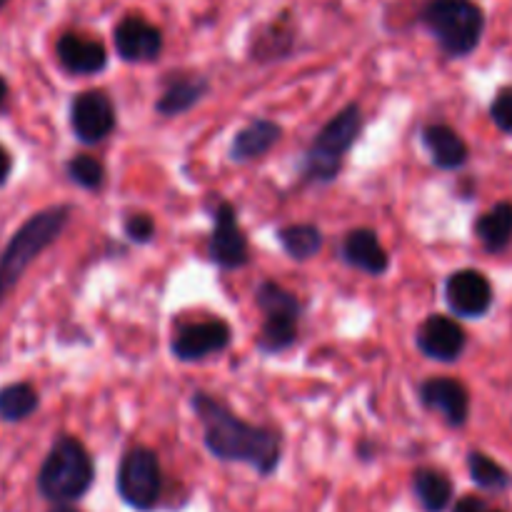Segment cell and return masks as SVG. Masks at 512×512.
Returning <instances> with one entry per match:
<instances>
[{
  "label": "cell",
  "instance_id": "603a6c76",
  "mask_svg": "<svg viewBox=\"0 0 512 512\" xmlns=\"http://www.w3.org/2000/svg\"><path fill=\"white\" fill-rule=\"evenodd\" d=\"M38 408V395L30 385L15 383L0 390V418L3 420H23Z\"/></svg>",
  "mask_w": 512,
  "mask_h": 512
},
{
  "label": "cell",
  "instance_id": "cb8c5ba5",
  "mask_svg": "<svg viewBox=\"0 0 512 512\" xmlns=\"http://www.w3.org/2000/svg\"><path fill=\"white\" fill-rule=\"evenodd\" d=\"M468 468L470 478H473L475 485L485 490H505L510 485V475L495 463L493 458L483 453H470L468 455Z\"/></svg>",
  "mask_w": 512,
  "mask_h": 512
},
{
  "label": "cell",
  "instance_id": "9c48e42d",
  "mask_svg": "<svg viewBox=\"0 0 512 512\" xmlns=\"http://www.w3.org/2000/svg\"><path fill=\"white\" fill-rule=\"evenodd\" d=\"M210 258L220 268H240L248 263V240L240 230L230 203H220L215 210V228L210 235Z\"/></svg>",
  "mask_w": 512,
  "mask_h": 512
},
{
  "label": "cell",
  "instance_id": "83f0119b",
  "mask_svg": "<svg viewBox=\"0 0 512 512\" xmlns=\"http://www.w3.org/2000/svg\"><path fill=\"white\" fill-rule=\"evenodd\" d=\"M125 233H128V238L135 240V243H148L155 233V223L145 213L130 215L128 223H125Z\"/></svg>",
  "mask_w": 512,
  "mask_h": 512
},
{
  "label": "cell",
  "instance_id": "2e32d148",
  "mask_svg": "<svg viewBox=\"0 0 512 512\" xmlns=\"http://www.w3.org/2000/svg\"><path fill=\"white\" fill-rule=\"evenodd\" d=\"M280 140V125L273 120H253L245 125L233 140V158L235 160H253L268 153Z\"/></svg>",
  "mask_w": 512,
  "mask_h": 512
},
{
  "label": "cell",
  "instance_id": "ac0fdd59",
  "mask_svg": "<svg viewBox=\"0 0 512 512\" xmlns=\"http://www.w3.org/2000/svg\"><path fill=\"white\" fill-rule=\"evenodd\" d=\"M475 233L493 253L503 250L512 240V203H498L475 225Z\"/></svg>",
  "mask_w": 512,
  "mask_h": 512
},
{
  "label": "cell",
  "instance_id": "4316f807",
  "mask_svg": "<svg viewBox=\"0 0 512 512\" xmlns=\"http://www.w3.org/2000/svg\"><path fill=\"white\" fill-rule=\"evenodd\" d=\"M495 125H498L503 133L512 135V88L500 90L498 98L493 100V108H490Z\"/></svg>",
  "mask_w": 512,
  "mask_h": 512
},
{
  "label": "cell",
  "instance_id": "5bb4252c",
  "mask_svg": "<svg viewBox=\"0 0 512 512\" xmlns=\"http://www.w3.org/2000/svg\"><path fill=\"white\" fill-rule=\"evenodd\" d=\"M58 58L70 73L90 75L98 73L108 63V53L100 40L83 38L78 33H68L58 40Z\"/></svg>",
  "mask_w": 512,
  "mask_h": 512
},
{
  "label": "cell",
  "instance_id": "9a60e30c",
  "mask_svg": "<svg viewBox=\"0 0 512 512\" xmlns=\"http://www.w3.org/2000/svg\"><path fill=\"white\" fill-rule=\"evenodd\" d=\"M343 255L350 265L370 275H383L388 270V253L373 230H353L345 238Z\"/></svg>",
  "mask_w": 512,
  "mask_h": 512
},
{
  "label": "cell",
  "instance_id": "6da1fadb",
  "mask_svg": "<svg viewBox=\"0 0 512 512\" xmlns=\"http://www.w3.org/2000/svg\"><path fill=\"white\" fill-rule=\"evenodd\" d=\"M193 408L205 428V445L215 458L248 463L263 475L278 468L280 450H283L278 433L245 423L205 393H195Z\"/></svg>",
  "mask_w": 512,
  "mask_h": 512
},
{
  "label": "cell",
  "instance_id": "484cf974",
  "mask_svg": "<svg viewBox=\"0 0 512 512\" xmlns=\"http://www.w3.org/2000/svg\"><path fill=\"white\" fill-rule=\"evenodd\" d=\"M68 173L70 178H73L78 185H83V188H98V185L103 183L105 170L100 160L90 158V155H78V158L70 160Z\"/></svg>",
  "mask_w": 512,
  "mask_h": 512
},
{
  "label": "cell",
  "instance_id": "8fae6325",
  "mask_svg": "<svg viewBox=\"0 0 512 512\" xmlns=\"http://www.w3.org/2000/svg\"><path fill=\"white\" fill-rule=\"evenodd\" d=\"M230 343V328L223 320L195 323L180 330L173 340V355L180 360H200Z\"/></svg>",
  "mask_w": 512,
  "mask_h": 512
},
{
  "label": "cell",
  "instance_id": "d6986e66",
  "mask_svg": "<svg viewBox=\"0 0 512 512\" xmlns=\"http://www.w3.org/2000/svg\"><path fill=\"white\" fill-rule=\"evenodd\" d=\"M415 495L425 512H443L453 500V483L438 470H418L415 473Z\"/></svg>",
  "mask_w": 512,
  "mask_h": 512
},
{
  "label": "cell",
  "instance_id": "44dd1931",
  "mask_svg": "<svg viewBox=\"0 0 512 512\" xmlns=\"http://www.w3.org/2000/svg\"><path fill=\"white\" fill-rule=\"evenodd\" d=\"M285 253L295 260H308L323 248V235L315 225H290L278 233Z\"/></svg>",
  "mask_w": 512,
  "mask_h": 512
},
{
  "label": "cell",
  "instance_id": "4dcf8cb0",
  "mask_svg": "<svg viewBox=\"0 0 512 512\" xmlns=\"http://www.w3.org/2000/svg\"><path fill=\"white\" fill-rule=\"evenodd\" d=\"M5 93H8V88H5V80L0 78V105H3V100H5Z\"/></svg>",
  "mask_w": 512,
  "mask_h": 512
},
{
  "label": "cell",
  "instance_id": "7402d4cb",
  "mask_svg": "<svg viewBox=\"0 0 512 512\" xmlns=\"http://www.w3.org/2000/svg\"><path fill=\"white\" fill-rule=\"evenodd\" d=\"M258 305L265 318H300V303L293 293L278 283H263L258 288Z\"/></svg>",
  "mask_w": 512,
  "mask_h": 512
},
{
  "label": "cell",
  "instance_id": "d4e9b609",
  "mask_svg": "<svg viewBox=\"0 0 512 512\" xmlns=\"http://www.w3.org/2000/svg\"><path fill=\"white\" fill-rule=\"evenodd\" d=\"M298 320L293 318H265L263 333H260L258 345L265 353H278V350L288 348L298 338V330H295Z\"/></svg>",
  "mask_w": 512,
  "mask_h": 512
},
{
  "label": "cell",
  "instance_id": "1f68e13d",
  "mask_svg": "<svg viewBox=\"0 0 512 512\" xmlns=\"http://www.w3.org/2000/svg\"><path fill=\"white\" fill-rule=\"evenodd\" d=\"M53 512H78V510H73V508H68V505H58V508H55Z\"/></svg>",
  "mask_w": 512,
  "mask_h": 512
},
{
  "label": "cell",
  "instance_id": "4fadbf2b",
  "mask_svg": "<svg viewBox=\"0 0 512 512\" xmlns=\"http://www.w3.org/2000/svg\"><path fill=\"white\" fill-rule=\"evenodd\" d=\"M420 398L428 408L438 410L445 415L450 425H463L468 420L470 410V398L468 390L463 383L450 378H433L423 385L420 390Z\"/></svg>",
  "mask_w": 512,
  "mask_h": 512
},
{
  "label": "cell",
  "instance_id": "e0dca14e",
  "mask_svg": "<svg viewBox=\"0 0 512 512\" xmlns=\"http://www.w3.org/2000/svg\"><path fill=\"white\" fill-rule=\"evenodd\" d=\"M423 140L433 155L435 165H440V168H460L468 160V145L448 125H430V128H425Z\"/></svg>",
  "mask_w": 512,
  "mask_h": 512
},
{
  "label": "cell",
  "instance_id": "3957f363",
  "mask_svg": "<svg viewBox=\"0 0 512 512\" xmlns=\"http://www.w3.org/2000/svg\"><path fill=\"white\" fill-rule=\"evenodd\" d=\"M93 475V460L83 443L75 438H60L40 468L38 488L53 503H70L88 493Z\"/></svg>",
  "mask_w": 512,
  "mask_h": 512
},
{
  "label": "cell",
  "instance_id": "7c38bea8",
  "mask_svg": "<svg viewBox=\"0 0 512 512\" xmlns=\"http://www.w3.org/2000/svg\"><path fill=\"white\" fill-rule=\"evenodd\" d=\"M418 345L428 358L455 360L465 348V330L445 315H433L418 330Z\"/></svg>",
  "mask_w": 512,
  "mask_h": 512
},
{
  "label": "cell",
  "instance_id": "f546056e",
  "mask_svg": "<svg viewBox=\"0 0 512 512\" xmlns=\"http://www.w3.org/2000/svg\"><path fill=\"white\" fill-rule=\"evenodd\" d=\"M8 173H10V158H8V153H5V150L0 148V185L5 183Z\"/></svg>",
  "mask_w": 512,
  "mask_h": 512
},
{
  "label": "cell",
  "instance_id": "277c9868",
  "mask_svg": "<svg viewBox=\"0 0 512 512\" xmlns=\"http://www.w3.org/2000/svg\"><path fill=\"white\" fill-rule=\"evenodd\" d=\"M423 20L440 40L445 53L455 58L478 48L485 25L483 10L470 0H433L425 8Z\"/></svg>",
  "mask_w": 512,
  "mask_h": 512
},
{
  "label": "cell",
  "instance_id": "ffe728a7",
  "mask_svg": "<svg viewBox=\"0 0 512 512\" xmlns=\"http://www.w3.org/2000/svg\"><path fill=\"white\" fill-rule=\"evenodd\" d=\"M208 90V83L203 78H175L173 83L165 88V93L160 95L158 100V110L163 115H178L183 110L193 108L203 93Z\"/></svg>",
  "mask_w": 512,
  "mask_h": 512
},
{
  "label": "cell",
  "instance_id": "f1b7e54d",
  "mask_svg": "<svg viewBox=\"0 0 512 512\" xmlns=\"http://www.w3.org/2000/svg\"><path fill=\"white\" fill-rule=\"evenodd\" d=\"M453 512H500V510L490 508V505L480 498H463L458 505H455Z\"/></svg>",
  "mask_w": 512,
  "mask_h": 512
},
{
  "label": "cell",
  "instance_id": "ba28073f",
  "mask_svg": "<svg viewBox=\"0 0 512 512\" xmlns=\"http://www.w3.org/2000/svg\"><path fill=\"white\" fill-rule=\"evenodd\" d=\"M445 298L453 313L463 318H480L493 305V288L480 270H458L448 278Z\"/></svg>",
  "mask_w": 512,
  "mask_h": 512
},
{
  "label": "cell",
  "instance_id": "52a82bcc",
  "mask_svg": "<svg viewBox=\"0 0 512 512\" xmlns=\"http://www.w3.org/2000/svg\"><path fill=\"white\" fill-rule=\"evenodd\" d=\"M70 123H73L75 135L83 143H100L115 128V110L113 103L100 90H88L78 95L70 108Z\"/></svg>",
  "mask_w": 512,
  "mask_h": 512
},
{
  "label": "cell",
  "instance_id": "8992f818",
  "mask_svg": "<svg viewBox=\"0 0 512 512\" xmlns=\"http://www.w3.org/2000/svg\"><path fill=\"white\" fill-rule=\"evenodd\" d=\"M160 463L148 448H133L125 453L118 470V493L130 508L150 510L160 498Z\"/></svg>",
  "mask_w": 512,
  "mask_h": 512
},
{
  "label": "cell",
  "instance_id": "30bf717a",
  "mask_svg": "<svg viewBox=\"0 0 512 512\" xmlns=\"http://www.w3.org/2000/svg\"><path fill=\"white\" fill-rule=\"evenodd\" d=\"M115 48L120 58L128 63H148L158 58L163 50V35L148 20L130 15L115 28Z\"/></svg>",
  "mask_w": 512,
  "mask_h": 512
},
{
  "label": "cell",
  "instance_id": "7a4b0ae2",
  "mask_svg": "<svg viewBox=\"0 0 512 512\" xmlns=\"http://www.w3.org/2000/svg\"><path fill=\"white\" fill-rule=\"evenodd\" d=\"M70 208L68 205H55V208L43 210V213L33 215L18 233L10 240L8 250L0 258V303L5 295L15 288L20 275L25 273L30 263L63 233L65 223H68Z\"/></svg>",
  "mask_w": 512,
  "mask_h": 512
},
{
  "label": "cell",
  "instance_id": "d6a6232c",
  "mask_svg": "<svg viewBox=\"0 0 512 512\" xmlns=\"http://www.w3.org/2000/svg\"><path fill=\"white\" fill-rule=\"evenodd\" d=\"M5 3V0H0V5H3Z\"/></svg>",
  "mask_w": 512,
  "mask_h": 512
},
{
  "label": "cell",
  "instance_id": "5b68a950",
  "mask_svg": "<svg viewBox=\"0 0 512 512\" xmlns=\"http://www.w3.org/2000/svg\"><path fill=\"white\" fill-rule=\"evenodd\" d=\"M360 128H363V115L358 105H348L340 110L328 125L318 133L313 148L308 150V163L305 173L313 180H333L343 165L345 153L353 148L358 140Z\"/></svg>",
  "mask_w": 512,
  "mask_h": 512
}]
</instances>
